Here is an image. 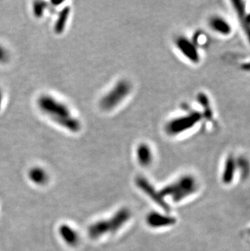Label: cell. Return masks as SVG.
Listing matches in <instances>:
<instances>
[{
  "label": "cell",
  "mask_w": 250,
  "mask_h": 251,
  "mask_svg": "<svg viewBox=\"0 0 250 251\" xmlns=\"http://www.w3.org/2000/svg\"><path fill=\"white\" fill-rule=\"evenodd\" d=\"M132 85L128 80L122 79L117 81L110 90L102 95L100 101L101 110L111 112L118 107L132 93Z\"/></svg>",
  "instance_id": "cell-2"
},
{
  "label": "cell",
  "mask_w": 250,
  "mask_h": 251,
  "mask_svg": "<svg viewBox=\"0 0 250 251\" xmlns=\"http://www.w3.org/2000/svg\"><path fill=\"white\" fill-rule=\"evenodd\" d=\"M249 232H250V231H249Z\"/></svg>",
  "instance_id": "cell-23"
},
{
  "label": "cell",
  "mask_w": 250,
  "mask_h": 251,
  "mask_svg": "<svg viewBox=\"0 0 250 251\" xmlns=\"http://www.w3.org/2000/svg\"><path fill=\"white\" fill-rule=\"evenodd\" d=\"M198 182L191 175H184L163 188L160 191L162 196H170L175 202L181 201L196 192Z\"/></svg>",
  "instance_id": "cell-3"
},
{
  "label": "cell",
  "mask_w": 250,
  "mask_h": 251,
  "mask_svg": "<svg viewBox=\"0 0 250 251\" xmlns=\"http://www.w3.org/2000/svg\"><path fill=\"white\" fill-rule=\"evenodd\" d=\"M201 113L197 111L188 112L182 116L171 119L164 126V130L168 136L175 137L194 128L202 120Z\"/></svg>",
  "instance_id": "cell-4"
},
{
  "label": "cell",
  "mask_w": 250,
  "mask_h": 251,
  "mask_svg": "<svg viewBox=\"0 0 250 251\" xmlns=\"http://www.w3.org/2000/svg\"><path fill=\"white\" fill-rule=\"evenodd\" d=\"M37 107L44 116L60 128L76 133L81 129L80 120L70 107L61 100L49 94H43L36 101Z\"/></svg>",
  "instance_id": "cell-1"
},
{
  "label": "cell",
  "mask_w": 250,
  "mask_h": 251,
  "mask_svg": "<svg viewBox=\"0 0 250 251\" xmlns=\"http://www.w3.org/2000/svg\"><path fill=\"white\" fill-rule=\"evenodd\" d=\"M147 224L152 227H166L175 223V219L158 212H152L147 216Z\"/></svg>",
  "instance_id": "cell-12"
},
{
  "label": "cell",
  "mask_w": 250,
  "mask_h": 251,
  "mask_svg": "<svg viewBox=\"0 0 250 251\" xmlns=\"http://www.w3.org/2000/svg\"><path fill=\"white\" fill-rule=\"evenodd\" d=\"M208 25L210 29L219 35L227 37L232 33V26L231 23L220 15H214L210 17Z\"/></svg>",
  "instance_id": "cell-7"
},
{
  "label": "cell",
  "mask_w": 250,
  "mask_h": 251,
  "mask_svg": "<svg viewBox=\"0 0 250 251\" xmlns=\"http://www.w3.org/2000/svg\"><path fill=\"white\" fill-rule=\"evenodd\" d=\"M130 213L128 210H121L108 221H101L93 225L89 229L90 236L93 238H97L107 232H116L128 221Z\"/></svg>",
  "instance_id": "cell-5"
},
{
  "label": "cell",
  "mask_w": 250,
  "mask_h": 251,
  "mask_svg": "<svg viewBox=\"0 0 250 251\" xmlns=\"http://www.w3.org/2000/svg\"><path fill=\"white\" fill-rule=\"evenodd\" d=\"M246 18L248 20V22L250 23V11L249 12H247V14H246Z\"/></svg>",
  "instance_id": "cell-22"
},
{
  "label": "cell",
  "mask_w": 250,
  "mask_h": 251,
  "mask_svg": "<svg viewBox=\"0 0 250 251\" xmlns=\"http://www.w3.org/2000/svg\"><path fill=\"white\" fill-rule=\"evenodd\" d=\"M2 100H3V95H2V90H0V107L2 106Z\"/></svg>",
  "instance_id": "cell-21"
},
{
  "label": "cell",
  "mask_w": 250,
  "mask_h": 251,
  "mask_svg": "<svg viewBox=\"0 0 250 251\" xmlns=\"http://www.w3.org/2000/svg\"><path fill=\"white\" fill-rule=\"evenodd\" d=\"M236 167L237 171L241 173L242 179L248 178L250 174V163L246 157L241 156L236 158Z\"/></svg>",
  "instance_id": "cell-17"
},
{
  "label": "cell",
  "mask_w": 250,
  "mask_h": 251,
  "mask_svg": "<svg viewBox=\"0 0 250 251\" xmlns=\"http://www.w3.org/2000/svg\"><path fill=\"white\" fill-rule=\"evenodd\" d=\"M70 13H71V9L69 7H65L60 10L54 24V30L55 33L58 34L64 33L69 23Z\"/></svg>",
  "instance_id": "cell-13"
},
{
  "label": "cell",
  "mask_w": 250,
  "mask_h": 251,
  "mask_svg": "<svg viewBox=\"0 0 250 251\" xmlns=\"http://www.w3.org/2000/svg\"><path fill=\"white\" fill-rule=\"evenodd\" d=\"M136 183L138 185V187L146 192V194H147L150 197H151V199H153L156 203H158L159 206H162L165 211H169L168 204L166 203L163 196L160 195V193L157 192L146 178L138 176L136 180Z\"/></svg>",
  "instance_id": "cell-9"
},
{
  "label": "cell",
  "mask_w": 250,
  "mask_h": 251,
  "mask_svg": "<svg viewBox=\"0 0 250 251\" xmlns=\"http://www.w3.org/2000/svg\"><path fill=\"white\" fill-rule=\"evenodd\" d=\"M28 178L35 185H44L49 180V175L44 168L33 167L28 172Z\"/></svg>",
  "instance_id": "cell-14"
},
{
  "label": "cell",
  "mask_w": 250,
  "mask_h": 251,
  "mask_svg": "<svg viewBox=\"0 0 250 251\" xmlns=\"http://www.w3.org/2000/svg\"><path fill=\"white\" fill-rule=\"evenodd\" d=\"M240 69L243 71L250 73V61L244 62L240 65Z\"/></svg>",
  "instance_id": "cell-20"
},
{
  "label": "cell",
  "mask_w": 250,
  "mask_h": 251,
  "mask_svg": "<svg viewBox=\"0 0 250 251\" xmlns=\"http://www.w3.org/2000/svg\"><path fill=\"white\" fill-rule=\"evenodd\" d=\"M236 172H237L236 158L232 154H229L225 159V165H224L222 173L223 182L226 185L231 184L235 177Z\"/></svg>",
  "instance_id": "cell-11"
},
{
  "label": "cell",
  "mask_w": 250,
  "mask_h": 251,
  "mask_svg": "<svg viewBox=\"0 0 250 251\" xmlns=\"http://www.w3.org/2000/svg\"><path fill=\"white\" fill-rule=\"evenodd\" d=\"M136 158L141 166H150L153 161V152L152 147L147 142L140 143L136 148Z\"/></svg>",
  "instance_id": "cell-10"
},
{
  "label": "cell",
  "mask_w": 250,
  "mask_h": 251,
  "mask_svg": "<svg viewBox=\"0 0 250 251\" xmlns=\"http://www.w3.org/2000/svg\"><path fill=\"white\" fill-rule=\"evenodd\" d=\"M231 3L233 7L234 12H236V17L238 18L241 28L250 44V23L246 18L247 12H246V2L244 1L236 0V1H231Z\"/></svg>",
  "instance_id": "cell-8"
},
{
  "label": "cell",
  "mask_w": 250,
  "mask_h": 251,
  "mask_svg": "<svg viewBox=\"0 0 250 251\" xmlns=\"http://www.w3.org/2000/svg\"><path fill=\"white\" fill-rule=\"evenodd\" d=\"M175 46L177 50L188 61L192 64H198L200 61V55L199 48L195 43L185 36H178L175 39Z\"/></svg>",
  "instance_id": "cell-6"
},
{
  "label": "cell",
  "mask_w": 250,
  "mask_h": 251,
  "mask_svg": "<svg viewBox=\"0 0 250 251\" xmlns=\"http://www.w3.org/2000/svg\"><path fill=\"white\" fill-rule=\"evenodd\" d=\"M60 235L64 240V242L71 246L76 244L79 240L76 232L69 225H62L60 227Z\"/></svg>",
  "instance_id": "cell-16"
},
{
  "label": "cell",
  "mask_w": 250,
  "mask_h": 251,
  "mask_svg": "<svg viewBox=\"0 0 250 251\" xmlns=\"http://www.w3.org/2000/svg\"><path fill=\"white\" fill-rule=\"evenodd\" d=\"M198 102L203 108V112L201 113L203 118L207 119L210 121L213 118L212 108L210 107V99L205 93L200 92L198 95Z\"/></svg>",
  "instance_id": "cell-15"
},
{
  "label": "cell",
  "mask_w": 250,
  "mask_h": 251,
  "mask_svg": "<svg viewBox=\"0 0 250 251\" xmlns=\"http://www.w3.org/2000/svg\"><path fill=\"white\" fill-rule=\"evenodd\" d=\"M49 8L47 2H34L33 3V15L37 18H42Z\"/></svg>",
  "instance_id": "cell-18"
},
{
  "label": "cell",
  "mask_w": 250,
  "mask_h": 251,
  "mask_svg": "<svg viewBox=\"0 0 250 251\" xmlns=\"http://www.w3.org/2000/svg\"><path fill=\"white\" fill-rule=\"evenodd\" d=\"M7 59H8V53L7 50L0 46V63L7 61Z\"/></svg>",
  "instance_id": "cell-19"
}]
</instances>
